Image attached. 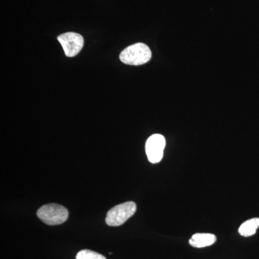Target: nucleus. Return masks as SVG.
Instances as JSON below:
<instances>
[{"label": "nucleus", "mask_w": 259, "mask_h": 259, "mask_svg": "<svg viewBox=\"0 0 259 259\" xmlns=\"http://www.w3.org/2000/svg\"><path fill=\"white\" fill-rule=\"evenodd\" d=\"M39 219L49 226H57L66 222L69 212L64 206L58 204H49L42 206L37 210Z\"/></svg>", "instance_id": "2"}, {"label": "nucleus", "mask_w": 259, "mask_h": 259, "mask_svg": "<svg viewBox=\"0 0 259 259\" xmlns=\"http://www.w3.org/2000/svg\"><path fill=\"white\" fill-rule=\"evenodd\" d=\"M58 40L62 46L65 55L68 57H74L77 55L83 47V37L76 32H66L58 37Z\"/></svg>", "instance_id": "4"}, {"label": "nucleus", "mask_w": 259, "mask_h": 259, "mask_svg": "<svg viewBox=\"0 0 259 259\" xmlns=\"http://www.w3.org/2000/svg\"><path fill=\"white\" fill-rule=\"evenodd\" d=\"M259 228V218H252L240 226L238 232L243 237L253 236Z\"/></svg>", "instance_id": "7"}, {"label": "nucleus", "mask_w": 259, "mask_h": 259, "mask_svg": "<svg viewBox=\"0 0 259 259\" xmlns=\"http://www.w3.org/2000/svg\"><path fill=\"white\" fill-rule=\"evenodd\" d=\"M151 51L144 44H134L126 48L120 55V61L125 64L140 66L146 64L151 59Z\"/></svg>", "instance_id": "1"}, {"label": "nucleus", "mask_w": 259, "mask_h": 259, "mask_svg": "<svg viewBox=\"0 0 259 259\" xmlns=\"http://www.w3.org/2000/svg\"><path fill=\"white\" fill-rule=\"evenodd\" d=\"M76 259H107L104 255L90 250H82L76 255Z\"/></svg>", "instance_id": "8"}, {"label": "nucleus", "mask_w": 259, "mask_h": 259, "mask_svg": "<svg viewBox=\"0 0 259 259\" xmlns=\"http://www.w3.org/2000/svg\"><path fill=\"white\" fill-rule=\"evenodd\" d=\"M166 147V139L161 134H154L148 138L146 144V153L148 161L152 163H159L163 156Z\"/></svg>", "instance_id": "5"}, {"label": "nucleus", "mask_w": 259, "mask_h": 259, "mask_svg": "<svg viewBox=\"0 0 259 259\" xmlns=\"http://www.w3.org/2000/svg\"><path fill=\"white\" fill-rule=\"evenodd\" d=\"M136 204L134 202H126L112 207L107 213L105 222L109 226H122L136 213Z\"/></svg>", "instance_id": "3"}, {"label": "nucleus", "mask_w": 259, "mask_h": 259, "mask_svg": "<svg viewBox=\"0 0 259 259\" xmlns=\"http://www.w3.org/2000/svg\"><path fill=\"white\" fill-rule=\"evenodd\" d=\"M217 238L211 233H196L190 240V244L194 248H204L215 243Z\"/></svg>", "instance_id": "6"}]
</instances>
